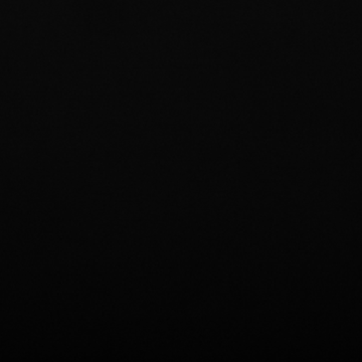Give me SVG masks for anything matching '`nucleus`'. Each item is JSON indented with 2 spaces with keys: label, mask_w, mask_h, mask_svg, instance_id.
<instances>
[]
</instances>
